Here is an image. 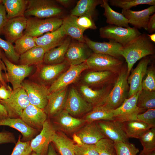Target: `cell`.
I'll return each mask as SVG.
<instances>
[{"instance_id":"cell-1","label":"cell","mask_w":155,"mask_h":155,"mask_svg":"<svg viewBox=\"0 0 155 155\" xmlns=\"http://www.w3.org/2000/svg\"><path fill=\"white\" fill-rule=\"evenodd\" d=\"M155 53L154 44L147 34L143 33L123 46L121 54L127 64L129 75L133 67L138 60Z\"/></svg>"},{"instance_id":"cell-2","label":"cell","mask_w":155,"mask_h":155,"mask_svg":"<svg viewBox=\"0 0 155 155\" xmlns=\"http://www.w3.org/2000/svg\"><path fill=\"white\" fill-rule=\"evenodd\" d=\"M129 75L126 63L119 72L117 80L110 93L98 105H102L111 110L120 106L128 96L129 87L127 82Z\"/></svg>"},{"instance_id":"cell-3","label":"cell","mask_w":155,"mask_h":155,"mask_svg":"<svg viewBox=\"0 0 155 155\" xmlns=\"http://www.w3.org/2000/svg\"><path fill=\"white\" fill-rule=\"evenodd\" d=\"M63 13L62 9L51 0H28L24 16L44 19L58 17Z\"/></svg>"},{"instance_id":"cell-4","label":"cell","mask_w":155,"mask_h":155,"mask_svg":"<svg viewBox=\"0 0 155 155\" xmlns=\"http://www.w3.org/2000/svg\"><path fill=\"white\" fill-rule=\"evenodd\" d=\"M27 24L24 34L36 38L53 31L62 24L63 19L59 17L41 19L27 18Z\"/></svg>"},{"instance_id":"cell-5","label":"cell","mask_w":155,"mask_h":155,"mask_svg":"<svg viewBox=\"0 0 155 155\" xmlns=\"http://www.w3.org/2000/svg\"><path fill=\"white\" fill-rule=\"evenodd\" d=\"M99 33L101 38L113 40L123 46L141 34L134 27L124 28L111 24L101 27Z\"/></svg>"},{"instance_id":"cell-6","label":"cell","mask_w":155,"mask_h":155,"mask_svg":"<svg viewBox=\"0 0 155 155\" xmlns=\"http://www.w3.org/2000/svg\"><path fill=\"white\" fill-rule=\"evenodd\" d=\"M8 117L20 118L24 109L30 104L27 95L24 89L20 87L13 90L9 98L6 100H1Z\"/></svg>"},{"instance_id":"cell-7","label":"cell","mask_w":155,"mask_h":155,"mask_svg":"<svg viewBox=\"0 0 155 155\" xmlns=\"http://www.w3.org/2000/svg\"><path fill=\"white\" fill-rule=\"evenodd\" d=\"M88 69L95 71H109L119 73L126 64L122 60L111 56L93 53L86 61Z\"/></svg>"},{"instance_id":"cell-8","label":"cell","mask_w":155,"mask_h":155,"mask_svg":"<svg viewBox=\"0 0 155 155\" xmlns=\"http://www.w3.org/2000/svg\"><path fill=\"white\" fill-rule=\"evenodd\" d=\"M56 131L51 119L48 118L40 133L30 141L32 152L38 155H47L49 144Z\"/></svg>"},{"instance_id":"cell-9","label":"cell","mask_w":155,"mask_h":155,"mask_svg":"<svg viewBox=\"0 0 155 155\" xmlns=\"http://www.w3.org/2000/svg\"><path fill=\"white\" fill-rule=\"evenodd\" d=\"M93 106L87 102L77 90L71 87L68 93L64 110L72 116L79 118L90 112Z\"/></svg>"},{"instance_id":"cell-10","label":"cell","mask_w":155,"mask_h":155,"mask_svg":"<svg viewBox=\"0 0 155 155\" xmlns=\"http://www.w3.org/2000/svg\"><path fill=\"white\" fill-rule=\"evenodd\" d=\"M22 87L26 91L30 104L44 110L50 93L49 88L43 85L29 80H24Z\"/></svg>"},{"instance_id":"cell-11","label":"cell","mask_w":155,"mask_h":155,"mask_svg":"<svg viewBox=\"0 0 155 155\" xmlns=\"http://www.w3.org/2000/svg\"><path fill=\"white\" fill-rule=\"evenodd\" d=\"M140 92L130 97L125 98L120 106L114 110V120L121 123L138 120L137 115L146 110L137 106V100Z\"/></svg>"},{"instance_id":"cell-12","label":"cell","mask_w":155,"mask_h":155,"mask_svg":"<svg viewBox=\"0 0 155 155\" xmlns=\"http://www.w3.org/2000/svg\"><path fill=\"white\" fill-rule=\"evenodd\" d=\"M50 119L57 131L73 135L86 123L84 119L74 117L65 110Z\"/></svg>"},{"instance_id":"cell-13","label":"cell","mask_w":155,"mask_h":155,"mask_svg":"<svg viewBox=\"0 0 155 155\" xmlns=\"http://www.w3.org/2000/svg\"><path fill=\"white\" fill-rule=\"evenodd\" d=\"M2 60L6 68V76L7 80L11 84L13 90L21 87L25 78L32 71L33 66L14 64L3 55Z\"/></svg>"},{"instance_id":"cell-14","label":"cell","mask_w":155,"mask_h":155,"mask_svg":"<svg viewBox=\"0 0 155 155\" xmlns=\"http://www.w3.org/2000/svg\"><path fill=\"white\" fill-rule=\"evenodd\" d=\"M88 69L86 61L80 64L70 65L48 88L50 93L68 87L79 78L82 73Z\"/></svg>"},{"instance_id":"cell-15","label":"cell","mask_w":155,"mask_h":155,"mask_svg":"<svg viewBox=\"0 0 155 155\" xmlns=\"http://www.w3.org/2000/svg\"><path fill=\"white\" fill-rule=\"evenodd\" d=\"M73 140L79 144H95L101 139L106 138L96 122L86 123L73 135Z\"/></svg>"},{"instance_id":"cell-16","label":"cell","mask_w":155,"mask_h":155,"mask_svg":"<svg viewBox=\"0 0 155 155\" xmlns=\"http://www.w3.org/2000/svg\"><path fill=\"white\" fill-rule=\"evenodd\" d=\"M85 42L71 41L65 56V61L70 65L80 64L86 61L93 53Z\"/></svg>"},{"instance_id":"cell-17","label":"cell","mask_w":155,"mask_h":155,"mask_svg":"<svg viewBox=\"0 0 155 155\" xmlns=\"http://www.w3.org/2000/svg\"><path fill=\"white\" fill-rule=\"evenodd\" d=\"M151 60L150 56L141 59L136 67L132 71L131 75L128 76L127 82L129 85L128 98L142 90V81Z\"/></svg>"},{"instance_id":"cell-18","label":"cell","mask_w":155,"mask_h":155,"mask_svg":"<svg viewBox=\"0 0 155 155\" xmlns=\"http://www.w3.org/2000/svg\"><path fill=\"white\" fill-rule=\"evenodd\" d=\"M96 122L106 138L114 142H128L123 123L115 120H101Z\"/></svg>"},{"instance_id":"cell-19","label":"cell","mask_w":155,"mask_h":155,"mask_svg":"<svg viewBox=\"0 0 155 155\" xmlns=\"http://www.w3.org/2000/svg\"><path fill=\"white\" fill-rule=\"evenodd\" d=\"M84 36L85 43L93 53L108 55L122 60L121 51L123 46L121 44L111 40L108 42H96L86 36Z\"/></svg>"},{"instance_id":"cell-20","label":"cell","mask_w":155,"mask_h":155,"mask_svg":"<svg viewBox=\"0 0 155 155\" xmlns=\"http://www.w3.org/2000/svg\"><path fill=\"white\" fill-rule=\"evenodd\" d=\"M69 66L65 61L58 64L41 65L37 75L40 84L46 86L49 84L51 85Z\"/></svg>"},{"instance_id":"cell-21","label":"cell","mask_w":155,"mask_h":155,"mask_svg":"<svg viewBox=\"0 0 155 155\" xmlns=\"http://www.w3.org/2000/svg\"><path fill=\"white\" fill-rule=\"evenodd\" d=\"M68 87L50 93L44 110L48 118L51 119L64 110L68 94Z\"/></svg>"},{"instance_id":"cell-22","label":"cell","mask_w":155,"mask_h":155,"mask_svg":"<svg viewBox=\"0 0 155 155\" xmlns=\"http://www.w3.org/2000/svg\"><path fill=\"white\" fill-rule=\"evenodd\" d=\"M118 73L111 71H92L87 73L84 77V84L90 87H105L114 84Z\"/></svg>"},{"instance_id":"cell-23","label":"cell","mask_w":155,"mask_h":155,"mask_svg":"<svg viewBox=\"0 0 155 155\" xmlns=\"http://www.w3.org/2000/svg\"><path fill=\"white\" fill-rule=\"evenodd\" d=\"M20 118L29 126L40 132L48 117L44 110L30 104L23 111Z\"/></svg>"},{"instance_id":"cell-24","label":"cell","mask_w":155,"mask_h":155,"mask_svg":"<svg viewBox=\"0 0 155 155\" xmlns=\"http://www.w3.org/2000/svg\"><path fill=\"white\" fill-rule=\"evenodd\" d=\"M27 18L24 16L8 19L2 33L7 40L13 43L24 35L27 24Z\"/></svg>"},{"instance_id":"cell-25","label":"cell","mask_w":155,"mask_h":155,"mask_svg":"<svg viewBox=\"0 0 155 155\" xmlns=\"http://www.w3.org/2000/svg\"><path fill=\"white\" fill-rule=\"evenodd\" d=\"M155 5L139 11L130 9H122L121 13L128 20L131 24L137 29L143 28L147 30L148 23L150 16L154 13Z\"/></svg>"},{"instance_id":"cell-26","label":"cell","mask_w":155,"mask_h":155,"mask_svg":"<svg viewBox=\"0 0 155 155\" xmlns=\"http://www.w3.org/2000/svg\"><path fill=\"white\" fill-rule=\"evenodd\" d=\"M67 36L62 25L53 31L34 38L37 46L42 47L46 52L60 45Z\"/></svg>"},{"instance_id":"cell-27","label":"cell","mask_w":155,"mask_h":155,"mask_svg":"<svg viewBox=\"0 0 155 155\" xmlns=\"http://www.w3.org/2000/svg\"><path fill=\"white\" fill-rule=\"evenodd\" d=\"M114 84L99 89H94L86 84H82L80 87V93L87 102L94 107L100 104L107 96Z\"/></svg>"},{"instance_id":"cell-28","label":"cell","mask_w":155,"mask_h":155,"mask_svg":"<svg viewBox=\"0 0 155 155\" xmlns=\"http://www.w3.org/2000/svg\"><path fill=\"white\" fill-rule=\"evenodd\" d=\"M6 126L16 129L22 134V141H31L40 132L27 125L21 118L8 117L0 121V126Z\"/></svg>"},{"instance_id":"cell-29","label":"cell","mask_w":155,"mask_h":155,"mask_svg":"<svg viewBox=\"0 0 155 155\" xmlns=\"http://www.w3.org/2000/svg\"><path fill=\"white\" fill-rule=\"evenodd\" d=\"M71 38L67 36L59 46L46 52L43 62L45 64L53 65L62 63L65 61V56L71 41Z\"/></svg>"},{"instance_id":"cell-30","label":"cell","mask_w":155,"mask_h":155,"mask_svg":"<svg viewBox=\"0 0 155 155\" xmlns=\"http://www.w3.org/2000/svg\"><path fill=\"white\" fill-rule=\"evenodd\" d=\"M102 2V0H80L71 11V15L76 17L87 16L93 19L96 7Z\"/></svg>"},{"instance_id":"cell-31","label":"cell","mask_w":155,"mask_h":155,"mask_svg":"<svg viewBox=\"0 0 155 155\" xmlns=\"http://www.w3.org/2000/svg\"><path fill=\"white\" fill-rule=\"evenodd\" d=\"M52 143L61 155H75V143L64 133L57 131Z\"/></svg>"},{"instance_id":"cell-32","label":"cell","mask_w":155,"mask_h":155,"mask_svg":"<svg viewBox=\"0 0 155 155\" xmlns=\"http://www.w3.org/2000/svg\"><path fill=\"white\" fill-rule=\"evenodd\" d=\"M46 52L43 48L36 46L20 55V65L28 66L40 65L43 62Z\"/></svg>"},{"instance_id":"cell-33","label":"cell","mask_w":155,"mask_h":155,"mask_svg":"<svg viewBox=\"0 0 155 155\" xmlns=\"http://www.w3.org/2000/svg\"><path fill=\"white\" fill-rule=\"evenodd\" d=\"M108 0H102L100 6L103 8V15L106 18V22L109 24L124 28L130 27L128 20L122 13L116 12L110 7Z\"/></svg>"},{"instance_id":"cell-34","label":"cell","mask_w":155,"mask_h":155,"mask_svg":"<svg viewBox=\"0 0 155 155\" xmlns=\"http://www.w3.org/2000/svg\"><path fill=\"white\" fill-rule=\"evenodd\" d=\"M114 110L102 105H96L82 118L86 123L101 120H114Z\"/></svg>"},{"instance_id":"cell-35","label":"cell","mask_w":155,"mask_h":155,"mask_svg":"<svg viewBox=\"0 0 155 155\" xmlns=\"http://www.w3.org/2000/svg\"><path fill=\"white\" fill-rule=\"evenodd\" d=\"M62 25L67 34L71 38L85 42L83 31L76 24L75 16L70 15L63 19Z\"/></svg>"},{"instance_id":"cell-36","label":"cell","mask_w":155,"mask_h":155,"mask_svg":"<svg viewBox=\"0 0 155 155\" xmlns=\"http://www.w3.org/2000/svg\"><path fill=\"white\" fill-rule=\"evenodd\" d=\"M28 0H3L7 19L24 16Z\"/></svg>"},{"instance_id":"cell-37","label":"cell","mask_w":155,"mask_h":155,"mask_svg":"<svg viewBox=\"0 0 155 155\" xmlns=\"http://www.w3.org/2000/svg\"><path fill=\"white\" fill-rule=\"evenodd\" d=\"M123 129L128 138L139 139L142 135L152 126L138 120H133L123 123Z\"/></svg>"},{"instance_id":"cell-38","label":"cell","mask_w":155,"mask_h":155,"mask_svg":"<svg viewBox=\"0 0 155 155\" xmlns=\"http://www.w3.org/2000/svg\"><path fill=\"white\" fill-rule=\"evenodd\" d=\"M143 147L141 154H146L155 151V127L150 128L145 132L139 139Z\"/></svg>"},{"instance_id":"cell-39","label":"cell","mask_w":155,"mask_h":155,"mask_svg":"<svg viewBox=\"0 0 155 155\" xmlns=\"http://www.w3.org/2000/svg\"><path fill=\"white\" fill-rule=\"evenodd\" d=\"M137 106L145 110L155 108V91L142 90L138 96Z\"/></svg>"},{"instance_id":"cell-40","label":"cell","mask_w":155,"mask_h":155,"mask_svg":"<svg viewBox=\"0 0 155 155\" xmlns=\"http://www.w3.org/2000/svg\"><path fill=\"white\" fill-rule=\"evenodd\" d=\"M14 42L15 50L20 56L37 46L34 37L25 34Z\"/></svg>"},{"instance_id":"cell-41","label":"cell","mask_w":155,"mask_h":155,"mask_svg":"<svg viewBox=\"0 0 155 155\" xmlns=\"http://www.w3.org/2000/svg\"><path fill=\"white\" fill-rule=\"evenodd\" d=\"M110 4L123 10L130 9L132 7L141 4L155 5V0H109Z\"/></svg>"},{"instance_id":"cell-42","label":"cell","mask_w":155,"mask_h":155,"mask_svg":"<svg viewBox=\"0 0 155 155\" xmlns=\"http://www.w3.org/2000/svg\"><path fill=\"white\" fill-rule=\"evenodd\" d=\"M95 145L99 155H117L114 142L107 138L101 139Z\"/></svg>"},{"instance_id":"cell-43","label":"cell","mask_w":155,"mask_h":155,"mask_svg":"<svg viewBox=\"0 0 155 155\" xmlns=\"http://www.w3.org/2000/svg\"><path fill=\"white\" fill-rule=\"evenodd\" d=\"M142 90L155 91V69L154 63L148 67L142 82Z\"/></svg>"},{"instance_id":"cell-44","label":"cell","mask_w":155,"mask_h":155,"mask_svg":"<svg viewBox=\"0 0 155 155\" xmlns=\"http://www.w3.org/2000/svg\"><path fill=\"white\" fill-rule=\"evenodd\" d=\"M117 155H137L139 149L135 145L128 142H114Z\"/></svg>"},{"instance_id":"cell-45","label":"cell","mask_w":155,"mask_h":155,"mask_svg":"<svg viewBox=\"0 0 155 155\" xmlns=\"http://www.w3.org/2000/svg\"><path fill=\"white\" fill-rule=\"evenodd\" d=\"M0 48L3 50L9 61L14 63L19 62L20 55L16 52L12 43L0 37Z\"/></svg>"},{"instance_id":"cell-46","label":"cell","mask_w":155,"mask_h":155,"mask_svg":"<svg viewBox=\"0 0 155 155\" xmlns=\"http://www.w3.org/2000/svg\"><path fill=\"white\" fill-rule=\"evenodd\" d=\"M19 135L11 155H30L32 152L30 146V141L23 142Z\"/></svg>"},{"instance_id":"cell-47","label":"cell","mask_w":155,"mask_h":155,"mask_svg":"<svg viewBox=\"0 0 155 155\" xmlns=\"http://www.w3.org/2000/svg\"><path fill=\"white\" fill-rule=\"evenodd\" d=\"M74 150L75 155H99L95 144H75Z\"/></svg>"},{"instance_id":"cell-48","label":"cell","mask_w":155,"mask_h":155,"mask_svg":"<svg viewBox=\"0 0 155 155\" xmlns=\"http://www.w3.org/2000/svg\"><path fill=\"white\" fill-rule=\"evenodd\" d=\"M75 22L79 27L84 32L88 29L95 30L97 28L94 20L87 16H75Z\"/></svg>"},{"instance_id":"cell-49","label":"cell","mask_w":155,"mask_h":155,"mask_svg":"<svg viewBox=\"0 0 155 155\" xmlns=\"http://www.w3.org/2000/svg\"><path fill=\"white\" fill-rule=\"evenodd\" d=\"M138 120L155 127V108L150 109L137 115Z\"/></svg>"},{"instance_id":"cell-50","label":"cell","mask_w":155,"mask_h":155,"mask_svg":"<svg viewBox=\"0 0 155 155\" xmlns=\"http://www.w3.org/2000/svg\"><path fill=\"white\" fill-rule=\"evenodd\" d=\"M16 140L13 133L7 131L0 132V144L9 143L16 144Z\"/></svg>"},{"instance_id":"cell-51","label":"cell","mask_w":155,"mask_h":155,"mask_svg":"<svg viewBox=\"0 0 155 155\" xmlns=\"http://www.w3.org/2000/svg\"><path fill=\"white\" fill-rule=\"evenodd\" d=\"M8 20L6 11L2 2L0 3V35Z\"/></svg>"},{"instance_id":"cell-52","label":"cell","mask_w":155,"mask_h":155,"mask_svg":"<svg viewBox=\"0 0 155 155\" xmlns=\"http://www.w3.org/2000/svg\"><path fill=\"white\" fill-rule=\"evenodd\" d=\"M12 90L11 89H9L5 86L1 85L0 86V100H6L11 96Z\"/></svg>"},{"instance_id":"cell-53","label":"cell","mask_w":155,"mask_h":155,"mask_svg":"<svg viewBox=\"0 0 155 155\" xmlns=\"http://www.w3.org/2000/svg\"><path fill=\"white\" fill-rule=\"evenodd\" d=\"M148 32L150 33L155 31V13L151 15L149 18L147 26Z\"/></svg>"},{"instance_id":"cell-54","label":"cell","mask_w":155,"mask_h":155,"mask_svg":"<svg viewBox=\"0 0 155 155\" xmlns=\"http://www.w3.org/2000/svg\"><path fill=\"white\" fill-rule=\"evenodd\" d=\"M8 117L7 112L4 106L0 102V121Z\"/></svg>"},{"instance_id":"cell-55","label":"cell","mask_w":155,"mask_h":155,"mask_svg":"<svg viewBox=\"0 0 155 155\" xmlns=\"http://www.w3.org/2000/svg\"><path fill=\"white\" fill-rule=\"evenodd\" d=\"M3 69L6 73V69L5 67H4L1 63L0 62V82L2 85L5 86L6 88L9 89H11L9 87L7 86L5 83L2 75L1 71L2 69Z\"/></svg>"},{"instance_id":"cell-56","label":"cell","mask_w":155,"mask_h":155,"mask_svg":"<svg viewBox=\"0 0 155 155\" xmlns=\"http://www.w3.org/2000/svg\"><path fill=\"white\" fill-rule=\"evenodd\" d=\"M47 155H58L52 143L49 144Z\"/></svg>"},{"instance_id":"cell-57","label":"cell","mask_w":155,"mask_h":155,"mask_svg":"<svg viewBox=\"0 0 155 155\" xmlns=\"http://www.w3.org/2000/svg\"><path fill=\"white\" fill-rule=\"evenodd\" d=\"M56 1L61 5L66 7L70 5L73 1L71 0H57Z\"/></svg>"},{"instance_id":"cell-58","label":"cell","mask_w":155,"mask_h":155,"mask_svg":"<svg viewBox=\"0 0 155 155\" xmlns=\"http://www.w3.org/2000/svg\"><path fill=\"white\" fill-rule=\"evenodd\" d=\"M147 35L149 38L150 40L152 42H155V34H147Z\"/></svg>"},{"instance_id":"cell-59","label":"cell","mask_w":155,"mask_h":155,"mask_svg":"<svg viewBox=\"0 0 155 155\" xmlns=\"http://www.w3.org/2000/svg\"><path fill=\"white\" fill-rule=\"evenodd\" d=\"M3 54L1 53V50L0 49V62L5 67V66L3 61L1 60L2 59V56Z\"/></svg>"},{"instance_id":"cell-60","label":"cell","mask_w":155,"mask_h":155,"mask_svg":"<svg viewBox=\"0 0 155 155\" xmlns=\"http://www.w3.org/2000/svg\"><path fill=\"white\" fill-rule=\"evenodd\" d=\"M140 155H155V151H153L151 152L146 154H141Z\"/></svg>"},{"instance_id":"cell-61","label":"cell","mask_w":155,"mask_h":155,"mask_svg":"<svg viewBox=\"0 0 155 155\" xmlns=\"http://www.w3.org/2000/svg\"><path fill=\"white\" fill-rule=\"evenodd\" d=\"M30 155H38L34 152H32Z\"/></svg>"},{"instance_id":"cell-62","label":"cell","mask_w":155,"mask_h":155,"mask_svg":"<svg viewBox=\"0 0 155 155\" xmlns=\"http://www.w3.org/2000/svg\"><path fill=\"white\" fill-rule=\"evenodd\" d=\"M3 0H0V3L2 2Z\"/></svg>"},{"instance_id":"cell-63","label":"cell","mask_w":155,"mask_h":155,"mask_svg":"<svg viewBox=\"0 0 155 155\" xmlns=\"http://www.w3.org/2000/svg\"><path fill=\"white\" fill-rule=\"evenodd\" d=\"M0 101H1V100H0Z\"/></svg>"},{"instance_id":"cell-64","label":"cell","mask_w":155,"mask_h":155,"mask_svg":"<svg viewBox=\"0 0 155 155\" xmlns=\"http://www.w3.org/2000/svg\"></svg>"}]
</instances>
